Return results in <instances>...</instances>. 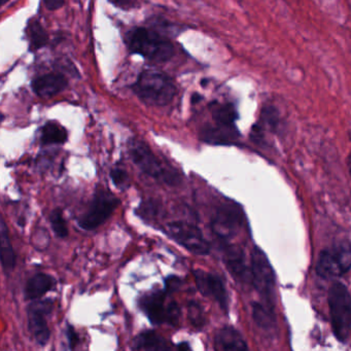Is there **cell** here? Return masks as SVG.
I'll list each match as a JSON object with an SVG mask.
<instances>
[{"instance_id":"32","label":"cell","mask_w":351,"mask_h":351,"mask_svg":"<svg viewBox=\"0 0 351 351\" xmlns=\"http://www.w3.org/2000/svg\"><path fill=\"white\" fill-rule=\"evenodd\" d=\"M191 100H192L193 104H198V102H200L201 100H202V96H201L200 94L194 93V94H193L192 98H191Z\"/></svg>"},{"instance_id":"9","label":"cell","mask_w":351,"mask_h":351,"mask_svg":"<svg viewBox=\"0 0 351 351\" xmlns=\"http://www.w3.org/2000/svg\"><path fill=\"white\" fill-rule=\"evenodd\" d=\"M252 282L258 293L266 300V304L273 306L274 301L275 275L266 254L256 247L252 252Z\"/></svg>"},{"instance_id":"25","label":"cell","mask_w":351,"mask_h":351,"mask_svg":"<svg viewBox=\"0 0 351 351\" xmlns=\"http://www.w3.org/2000/svg\"><path fill=\"white\" fill-rule=\"evenodd\" d=\"M189 318L196 328H202L205 324V314L202 306L196 301L189 303Z\"/></svg>"},{"instance_id":"31","label":"cell","mask_w":351,"mask_h":351,"mask_svg":"<svg viewBox=\"0 0 351 351\" xmlns=\"http://www.w3.org/2000/svg\"><path fill=\"white\" fill-rule=\"evenodd\" d=\"M176 348L180 349V350H190L191 346L188 342H182L176 346Z\"/></svg>"},{"instance_id":"21","label":"cell","mask_w":351,"mask_h":351,"mask_svg":"<svg viewBox=\"0 0 351 351\" xmlns=\"http://www.w3.org/2000/svg\"><path fill=\"white\" fill-rule=\"evenodd\" d=\"M225 262L230 272L235 278L242 281L247 280V270L244 263V256L239 250L236 247L226 248Z\"/></svg>"},{"instance_id":"15","label":"cell","mask_w":351,"mask_h":351,"mask_svg":"<svg viewBox=\"0 0 351 351\" xmlns=\"http://www.w3.org/2000/svg\"><path fill=\"white\" fill-rule=\"evenodd\" d=\"M210 112L217 126L237 129L236 121L238 119V112L235 106L231 102H213L210 104Z\"/></svg>"},{"instance_id":"14","label":"cell","mask_w":351,"mask_h":351,"mask_svg":"<svg viewBox=\"0 0 351 351\" xmlns=\"http://www.w3.org/2000/svg\"><path fill=\"white\" fill-rule=\"evenodd\" d=\"M56 279L46 273H38L28 279L26 282L25 299L27 301H36L44 297L48 291L56 287Z\"/></svg>"},{"instance_id":"8","label":"cell","mask_w":351,"mask_h":351,"mask_svg":"<svg viewBox=\"0 0 351 351\" xmlns=\"http://www.w3.org/2000/svg\"><path fill=\"white\" fill-rule=\"evenodd\" d=\"M165 231L174 241L193 254L205 256L210 252V246L202 231L194 223L184 221H171L166 225Z\"/></svg>"},{"instance_id":"12","label":"cell","mask_w":351,"mask_h":351,"mask_svg":"<svg viewBox=\"0 0 351 351\" xmlns=\"http://www.w3.org/2000/svg\"><path fill=\"white\" fill-rule=\"evenodd\" d=\"M194 278L199 291L205 297L215 300L223 311L228 312L229 299L223 279L200 269L194 271Z\"/></svg>"},{"instance_id":"1","label":"cell","mask_w":351,"mask_h":351,"mask_svg":"<svg viewBox=\"0 0 351 351\" xmlns=\"http://www.w3.org/2000/svg\"><path fill=\"white\" fill-rule=\"evenodd\" d=\"M125 43L131 54L156 62H166L176 53L167 36L160 34L155 28H132L125 36Z\"/></svg>"},{"instance_id":"24","label":"cell","mask_w":351,"mask_h":351,"mask_svg":"<svg viewBox=\"0 0 351 351\" xmlns=\"http://www.w3.org/2000/svg\"><path fill=\"white\" fill-rule=\"evenodd\" d=\"M50 223L57 237L66 238L69 236V228L61 209H55L51 213Z\"/></svg>"},{"instance_id":"6","label":"cell","mask_w":351,"mask_h":351,"mask_svg":"<svg viewBox=\"0 0 351 351\" xmlns=\"http://www.w3.org/2000/svg\"><path fill=\"white\" fill-rule=\"evenodd\" d=\"M351 269V245L340 242L322 250L318 256L316 272L322 278L341 277Z\"/></svg>"},{"instance_id":"13","label":"cell","mask_w":351,"mask_h":351,"mask_svg":"<svg viewBox=\"0 0 351 351\" xmlns=\"http://www.w3.org/2000/svg\"><path fill=\"white\" fill-rule=\"evenodd\" d=\"M32 90L40 98H52L62 93L69 87V80L60 71L45 73L36 77L32 83Z\"/></svg>"},{"instance_id":"2","label":"cell","mask_w":351,"mask_h":351,"mask_svg":"<svg viewBox=\"0 0 351 351\" xmlns=\"http://www.w3.org/2000/svg\"><path fill=\"white\" fill-rule=\"evenodd\" d=\"M132 90L141 101L154 106H168L178 94L173 80L158 69L141 71Z\"/></svg>"},{"instance_id":"19","label":"cell","mask_w":351,"mask_h":351,"mask_svg":"<svg viewBox=\"0 0 351 351\" xmlns=\"http://www.w3.org/2000/svg\"><path fill=\"white\" fill-rule=\"evenodd\" d=\"M0 247H1V266L3 271L7 273L12 272L16 267V254L12 245L9 229L3 219H1V225H0Z\"/></svg>"},{"instance_id":"11","label":"cell","mask_w":351,"mask_h":351,"mask_svg":"<svg viewBox=\"0 0 351 351\" xmlns=\"http://www.w3.org/2000/svg\"><path fill=\"white\" fill-rule=\"evenodd\" d=\"M243 221L241 208L235 203H226L217 208L213 219L215 233L223 240L228 239L237 232Z\"/></svg>"},{"instance_id":"20","label":"cell","mask_w":351,"mask_h":351,"mask_svg":"<svg viewBox=\"0 0 351 351\" xmlns=\"http://www.w3.org/2000/svg\"><path fill=\"white\" fill-rule=\"evenodd\" d=\"M26 34H27L29 49L32 52H36L40 49L45 48L50 42L48 32L45 29L44 26L38 20L32 19L28 23Z\"/></svg>"},{"instance_id":"7","label":"cell","mask_w":351,"mask_h":351,"mask_svg":"<svg viewBox=\"0 0 351 351\" xmlns=\"http://www.w3.org/2000/svg\"><path fill=\"white\" fill-rule=\"evenodd\" d=\"M120 205V200L108 191L98 189L94 195L89 208L79 219V226L86 231H92L104 225L114 209Z\"/></svg>"},{"instance_id":"34","label":"cell","mask_w":351,"mask_h":351,"mask_svg":"<svg viewBox=\"0 0 351 351\" xmlns=\"http://www.w3.org/2000/svg\"><path fill=\"white\" fill-rule=\"evenodd\" d=\"M349 173H350L351 176V153L350 155H349Z\"/></svg>"},{"instance_id":"23","label":"cell","mask_w":351,"mask_h":351,"mask_svg":"<svg viewBox=\"0 0 351 351\" xmlns=\"http://www.w3.org/2000/svg\"><path fill=\"white\" fill-rule=\"evenodd\" d=\"M252 317L258 328L269 330L274 328L275 315L273 306L269 304H252Z\"/></svg>"},{"instance_id":"28","label":"cell","mask_w":351,"mask_h":351,"mask_svg":"<svg viewBox=\"0 0 351 351\" xmlns=\"http://www.w3.org/2000/svg\"><path fill=\"white\" fill-rule=\"evenodd\" d=\"M66 337L67 341H69V348L73 349L77 346L79 344L80 337L77 335V332H75V328H73V326L69 324L66 328Z\"/></svg>"},{"instance_id":"33","label":"cell","mask_w":351,"mask_h":351,"mask_svg":"<svg viewBox=\"0 0 351 351\" xmlns=\"http://www.w3.org/2000/svg\"><path fill=\"white\" fill-rule=\"evenodd\" d=\"M10 0H0V3H1V5H7L8 3H9Z\"/></svg>"},{"instance_id":"30","label":"cell","mask_w":351,"mask_h":351,"mask_svg":"<svg viewBox=\"0 0 351 351\" xmlns=\"http://www.w3.org/2000/svg\"><path fill=\"white\" fill-rule=\"evenodd\" d=\"M48 11H57L64 5L65 0H43Z\"/></svg>"},{"instance_id":"17","label":"cell","mask_w":351,"mask_h":351,"mask_svg":"<svg viewBox=\"0 0 351 351\" xmlns=\"http://www.w3.org/2000/svg\"><path fill=\"white\" fill-rule=\"evenodd\" d=\"M239 136L237 129L223 128V127L206 126L200 132V138L204 143L211 145H230Z\"/></svg>"},{"instance_id":"27","label":"cell","mask_w":351,"mask_h":351,"mask_svg":"<svg viewBox=\"0 0 351 351\" xmlns=\"http://www.w3.org/2000/svg\"><path fill=\"white\" fill-rule=\"evenodd\" d=\"M182 279L178 276H169L165 279V291L168 293H173L178 291L182 287Z\"/></svg>"},{"instance_id":"18","label":"cell","mask_w":351,"mask_h":351,"mask_svg":"<svg viewBox=\"0 0 351 351\" xmlns=\"http://www.w3.org/2000/svg\"><path fill=\"white\" fill-rule=\"evenodd\" d=\"M131 348L133 350H165L171 347L167 341L154 330H145L133 339Z\"/></svg>"},{"instance_id":"22","label":"cell","mask_w":351,"mask_h":351,"mask_svg":"<svg viewBox=\"0 0 351 351\" xmlns=\"http://www.w3.org/2000/svg\"><path fill=\"white\" fill-rule=\"evenodd\" d=\"M69 138V133L64 127L56 122H48L42 128L40 141L45 145H64Z\"/></svg>"},{"instance_id":"5","label":"cell","mask_w":351,"mask_h":351,"mask_svg":"<svg viewBox=\"0 0 351 351\" xmlns=\"http://www.w3.org/2000/svg\"><path fill=\"white\" fill-rule=\"evenodd\" d=\"M166 293L167 291L165 289L147 293L139 300V307L152 324L157 326L167 324L176 326L180 322V309L174 301L165 303Z\"/></svg>"},{"instance_id":"3","label":"cell","mask_w":351,"mask_h":351,"mask_svg":"<svg viewBox=\"0 0 351 351\" xmlns=\"http://www.w3.org/2000/svg\"><path fill=\"white\" fill-rule=\"evenodd\" d=\"M128 153L133 163L157 182L170 186H178L182 182L180 172L164 164L145 141L131 138L128 141Z\"/></svg>"},{"instance_id":"29","label":"cell","mask_w":351,"mask_h":351,"mask_svg":"<svg viewBox=\"0 0 351 351\" xmlns=\"http://www.w3.org/2000/svg\"><path fill=\"white\" fill-rule=\"evenodd\" d=\"M112 5L118 9L129 11L134 8V0H108Z\"/></svg>"},{"instance_id":"10","label":"cell","mask_w":351,"mask_h":351,"mask_svg":"<svg viewBox=\"0 0 351 351\" xmlns=\"http://www.w3.org/2000/svg\"><path fill=\"white\" fill-rule=\"evenodd\" d=\"M52 310L53 302L50 299L44 301L36 300L27 308L28 330L40 346H46L50 340L51 332L47 316L50 315Z\"/></svg>"},{"instance_id":"26","label":"cell","mask_w":351,"mask_h":351,"mask_svg":"<svg viewBox=\"0 0 351 351\" xmlns=\"http://www.w3.org/2000/svg\"><path fill=\"white\" fill-rule=\"evenodd\" d=\"M110 178L114 186H118L121 190L127 189L130 184V178H129L128 172L123 168L116 167L110 171Z\"/></svg>"},{"instance_id":"16","label":"cell","mask_w":351,"mask_h":351,"mask_svg":"<svg viewBox=\"0 0 351 351\" xmlns=\"http://www.w3.org/2000/svg\"><path fill=\"white\" fill-rule=\"evenodd\" d=\"M215 348L219 350H246L247 345L241 335L232 326L219 330L215 338Z\"/></svg>"},{"instance_id":"4","label":"cell","mask_w":351,"mask_h":351,"mask_svg":"<svg viewBox=\"0 0 351 351\" xmlns=\"http://www.w3.org/2000/svg\"><path fill=\"white\" fill-rule=\"evenodd\" d=\"M328 307L332 332L340 342H346L351 335V295L342 282L332 283L328 291Z\"/></svg>"}]
</instances>
